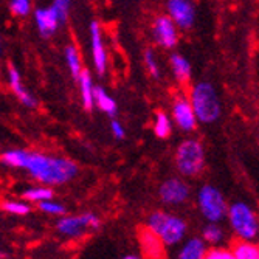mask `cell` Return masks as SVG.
I'll return each instance as SVG.
<instances>
[{"label":"cell","mask_w":259,"mask_h":259,"mask_svg":"<svg viewBox=\"0 0 259 259\" xmlns=\"http://www.w3.org/2000/svg\"><path fill=\"white\" fill-rule=\"evenodd\" d=\"M2 208L10 214H17V216H25L30 213V205L23 203V202H14V200H7L4 202Z\"/></svg>","instance_id":"d4e9b609"},{"label":"cell","mask_w":259,"mask_h":259,"mask_svg":"<svg viewBox=\"0 0 259 259\" xmlns=\"http://www.w3.org/2000/svg\"><path fill=\"white\" fill-rule=\"evenodd\" d=\"M10 7H11L13 14L23 17V16H27L31 10V0H11Z\"/></svg>","instance_id":"4316f807"},{"label":"cell","mask_w":259,"mask_h":259,"mask_svg":"<svg viewBox=\"0 0 259 259\" xmlns=\"http://www.w3.org/2000/svg\"><path fill=\"white\" fill-rule=\"evenodd\" d=\"M8 76H10V85L13 89V92L16 93V97L20 100L22 104H25L28 107H36V98L31 95V93L23 87L22 81H20V73L19 70L14 65H10L8 68Z\"/></svg>","instance_id":"9a60e30c"},{"label":"cell","mask_w":259,"mask_h":259,"mask_svg":"<svg viewBox=\"0 0 259 259\" xmlns=\"http://www.w3.org/2000/svg\"><path fill=\"white\" fill-rule=\"evenodd\" d=\"M65 62L70 68V73L75 79H78L79 73H81V58H79V53L78 50L75 49L73 45H68L65 47Z\"/></svg>","instance_id":"7402d4cb"},{"label":"cell","mask_w":259,"mask_h":259,"mask_svg":"<svg viewBox=\"0 0 259 259\" xmlns=\"http://www.w3.org/2000/svg\"><path fill=\"white\" fill-rule=\"evenodd\" d=\"M93 106H97L100 110H103L107 115L116 113V103L112 97L107 95V92L101 87H95L93 90Z\"/></svg>","instance_id":"d6986e66"},{"label":"cell","mask_w":259,"mask_h":259,"mask_svg":"<svg viewBox=\"0 0 259 259\" xmlns=\"http://www.w3.org/2000/svg\"><path fill=\"white\" fill-rule=\"evenodd\" d=\"M78 81H79V87H81L82 104L87 110H92L93 109V90H95V85H93L92 76L87 70H81Z\"/></svg>","instance_id":"ac0fdd59"},{"label":"cell","mask_w":259,"mask_h":259,"mask_svg":"<svg viewBox=\"0 0 259 259\" xmlns=\"http://www.w3.org/2000/svg\"><path fill=\"white\" fill-rule=\"evenodd\" d=\"M55 193L52 188L49 186H36V188H30L25 193H23V199L30 200V202H40V200H49L53 199Z\"/></svg>","instance_id":"603a6c76"},{"label":"cell","mask_w":259,"mask_h":259,"mask_svg":"<svg viewBox=\"0 0 259 259\" xmlns=\"http://www.w3.org/2000/svg\"><path fill=\"white\" fill-rule=\"evenodd\" d=\"M168 14L172 22L182 30H188L194 25L196 10L190 0H168Z\"/></svg>","instance_id":"52a82bcc"},{"label":"cell","mask_w":259,"mask_h":259,"mask_svg":"<svg viewBox=\"0 0 259 259\" xmlns=\"http://www.w3.org/2000/svg\"><path fill=\"white\" fill-rule=\"evenodd\" d=\"M185 233H186V222L180 218L166 214V219H164L158 231V236L164 245L171 247L179 244L185 238Z\"/></svg>","instance_id":"8fae6325"},{"label":"cell","mask_w":259,"mask_h":259,"mask_svg":"<svg viewBox=\"0 0 259 259\" xmlns=\"http://www.w3.org/2000/svg\"><path fill=\"white\" fill-rule=\"evenodd\" d=\"M231 254H233V259H257L259 248L256 244H251V241L242 239L234 244Z\"/></svg>","instance_id":"ffe728a7"},{"label":"cell","mask_w":259,"mask_h":259,"mask_svg":"<svg viewBox=\"0 0 259 259\" xmlns=\"http://www.w3.org/2000/svg\"><path fill=\"white\" fill-rule=\"evenodd\" d=\"M90 42H92V56H93V64L100 75L106 73V67H107V55L104 49V42H103V33L100 28L98 22H92L90 23Z\"/></svg>","instance_id":"7c38bea8"},{"label":"cell","mask_w":259,"mask_h":259,"mask_svg":"<svg viewBox=\"0 0 259 259\" xmlns=\"http://www.w3.org/2000/svg\"><path fill=\"white\" fill-rule=\"evenodd\" d=\"M70 2H72V0H55L53 5H52V8L56 11V14L61 19V22L67 20L68 10H70Z\"/></svg>","instance_id":"f546056e"},{"label":"cell","mask_w":259,"mask_h":259,"mask_svg":"<svg viewBox=\"0 0 259 259\" xmlns=\"http://www.w3.org/2000/svg\"><path fill=\"white\" fill-rule=\"evenodd\" d=\"M37 203H39V209L44 211V213H47V214H55V216H58V214H64L65 213V208L61 203H58V202H52V199H49V200H40Z\"/></svg>","instance_id":"484cf974"},{"label":"cell","mask_w":259,"mask_h":259,"mask_svg":"<svg viewBox=\"0 0 259 259\" xmlns=\"http://www.w3.org/2000/svg\"><path fill=\"white\" fill-rule=\"evenodd\" d=\"M190 196V186L180 179H169L160 186V199L168 205H180Z\"/></svg>","instance_id":"30bf717a"},{"label":"cell","mask_w":259,"mask_h":259,"mask_svg":"<svg viewBox=\"0 0 259 259\" xmlns=\"http://www.w3.org/2000/svg\"><path fill=\"white\" fill-rule=\"evenodd\" d=\"M172 131V121L168 113L157 112L155 113V121H154V134L158 138H168Z\"/></svg>","instance_id":"44dd1931"},{"label":"cell","mask_w":259,"mask_h":259,"mask_svg":"<svg viewBox=\"0 0 259 259\" xmlns=\"http://www.w3.org/2000/svg\"><path fill=\"white\" fill-rule=\"evenodd\" d=\"M154 36L163 49H174L179 42L177 25L169 16H158L154 22Z\"/></svg>","instance_id":"9c48e42d"},{"label":"cell","mask_w":259,"mask_h":259,"mask_svg":"<svg viewBox=\"0 0 259 259\" xmlns=\"http://www.w3.org/2000/svg\"><path fill=\"white\" fill-rule=\"evenodd\" d=\"M110 127H112V134H113V137H115V138L123 140V138L126 137L124 127L121 126V123H120V121L113 120V121H112V124H110Z\"/></svg>","instance_id":"4dcf8cb0"},{"label":"cell","mask_w":259,"mask_h":259,"mask_svg":"<svg viewBox=\"0 0 259 259\" xmlns=\"http://www.w3.org/2000/svg\"><path fill=\"white\" fill-rule=\"evenodd\" d=\"M34 20H36V25H37L40 36H44V37H50L52 34H55L56 30L59 28V23H62L61 19L58 17L56 11L52 7L36 10Z\"/></svg>","instance_id":"5bb4252c"},{"label":"cell","mask_w":259,"mask_h":259,"mask_svg":"<svg viewBox=\"0 0 259 259\" xmlns=\"http://www.w3.org/2000/svg\"><path fill=\"white\" fill-rule=\"evenodd\" d=\"M145 62L148 65V70L149 73L154 76V78H160V67H158V62L155 59V55L152 50H146L145 53Z\"/></svg>","instance_id":"f1b7e54d"},{"label":"cell","mask_w":259,"mask_h":259,"mask_svg":"<svg viewBox=\"0 0 259 259\" xmlns=\"http://www.w3.org/2000/svg\"><path fill=\"white\" fill-rule=\"evenodd\" d=\"M172 120L177 127L183 132H191L197 126V118L193 110V106L188 98L179 97L172 104Z\"/></svg>","instance_id":"ba28073f"},{"label":"cell","mask_w":259,"mask_h":259,"mask_svg":"<svg viewBox=\"0 0 259 259\" xmlns=\"http://www.w3.org/2000/svg\"><path fill=\"white\" fill-rule=\"evenodd\" d=\"M101 222L100 219L93 214V213H85L82 216H65L58 222V231L64 236H70V238H76L81 236L82 231L85 228H93L97 230L100 228Z\"/></svg>","instance_id":"8992f818"},{"label":"cell","mask_w":259,"mask_h":259,"mask_svg":"<svg viewBox=\"0 0 259 259\" xmlns=\"http://www.w3.org/2000/svg\"><path fill=\"white\" fill-rule=\"evenodd\" d=\"M171 68H172L174 78L179 82H182V84L190 82V79H191V65L182 55H172L171 56Z\"/></svg>","instance_id":"e0dca14e"},{"label":"cell","mask_w":259,"mask_h":259,"mask_svg":"<svg viewBox=\"0 0 259 259\" xmlns=\"http://www.w3.org/2000/svg\"><path fill=\"white\" fill-rule=\"evenodd\" d=\"M222 239H224V231L218 225V222H211L209 225L205 227V230H203V241L205 242L218 245L219 242H222Z\"/></svg>","instance_id":"cb8c5ba5"},{"label":"cell","mask_w":259,"mask_h":259,"mask_svg":"<svg viewBox=\"0 0 259 259\" xmlns=\"http://www.w3.org/2000/svg\"><path fill=\"white\" fill-rule=\"evenodd\" d=\"M137 257H138L137 254H126L124 256V259H137Z\"/></svg>","instance_id":"1f68e13d"},{"label":"cell","mask_w":259,"mask_h":259,"mask_svg":"<svg viewBox=\"0 0 259 259\" xmlns=\"http://www.w3.org/2000/svg\"><path fill=\"white\" fill-rule=\"evenodd\" d=\"M138 244L146 257H161L164 253V244L161 242L158 234H155L148 227H141L138 230Z\"/></svg>","instance_id":"4fadbf2b"},{"label":"cell","mask_w":259,"mask_h":259,"mask_svg":"<svg viewBox=\"0 0 259 259\" xmlns=\"http://www.w3.org/2000/svg\"><path fill=\"white\" fill-rule=\"evenodd\" d=\"M176 164L180 174L188 177H196L205 166V149L200 141L186 140L177 148Z\"/></svg>","instance_id":"3957f363"},{"label":"cell","mask_w":259,"mask_h":259,"mask_svg":"<svg viewBox=\"0 0 259 259\" xmlns=\"http://www.w3.org/2000/svg\"><path fill=\"white\" fill-rule=\"evenodd\" d=\"M199 208L209 222H221L227 214V202L218 188L206 185L199 191Z\"/></svg>","instance_id":"5b68a950"},{"label":"cell","mask_w":259,"mask_h":259,"mask_svg":"<svg viewBox=\"0 0 259 259\" xmlns=\"http://www.w3.org/2000/svg\"><path fill=\"white\" fill-rule=\"evenodd\" d=\"M22 169H27L34 180L44 185H64L78 174L73 160L28 151L23 154Z\"/></svg>","instance_id":"6da1fadb"},{"label":"cell","mask_w":259,"mask_h":259,"mask_svg":"<svg viewBox=\"0 0 259 259\" xmlns=\"http://www.w3.org/2000/svg\"><path fill=\"white\" fill-rule=\"evenodd\" d=\"M196 118L202 123H214L221 116V101L209 82H199L191 90L190 100Z\"/></svg>","instance_id":"7a4b0ae2"},{"label":"cell","mask_w":259,"mask_h":259,"mask_svg":"<svg viewBox=\"0 0 259 259\" xmlns=\"http://www.w3.org/2000/svg\"><path fill=\"white\" fill-rule=\"evenodd\" d=\"M206 253V242L200 238H193L188 241L179 253L180 259H202Z\"/></svg>","instance_id":"2e32d148"},{"label":"cell","mask_w":259,"mask_h":259,"mask_svg":"<svg viewBox=\"0 0 259 259\" xmlns=\"http://www.w3.org/2000/svg\"><path fill=\"white\" fill-rule=\"evenodd\" d=\"M0 52H2V40H0Z\"/></svg>","instance_id":"d6a6232c"},{"label":"cell","mask_w":259,"mask_h":259,"mask_svg":"<svg viewBox=\"0 0 259 259\" xmlns=\"http://www.w3.org/2000/svg\"><path fill=\"white\" fill-rule=\"evenodd\" d=\"M205 257L206 259H233V254H231V250H228V248L213 247V248H209V250L206 248Z\"/></svg>","instance_id":"83f0119b"},{"label":"cell","mask_w":259,"mask_h":259,"mask_svg":"<svg viewBox=\"0 0 259 259\" xmlns=\"http://www.w3.org/2000/svg\"><path fill=\"white\" fill-rule=\"evenodd\" d=\"M228 219L233 231L241 239L251 241L257 234V219L254 211L244 202L233 203L228 209Z\"/></svg>","instance_id":"277c9868"}]
</instances>
